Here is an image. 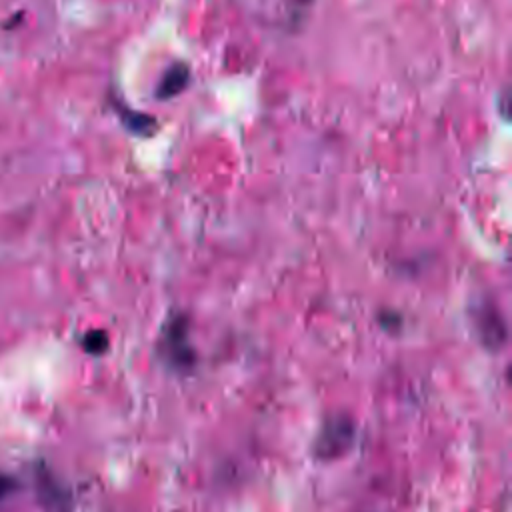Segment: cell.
I'll return each instance as SVG.
<instances>
[{
	"label": "cell",
	"mask_w": 512,
	"mask_h": 512,
	"mask_svg": "<svg viewBox=\"0 0 512 512\" xmlns=\"http://www.w3.org/2000/svg\"><path fill=\"white\" fill-rule=\"evenodd\" d=\"M354 422L344 414H334L328 418L316 440V456L322 460H332L348 452L354 442Z\"/></svg>",
	"instance_id": "obj_1"
},
{
	"label": "cell",
	"mask_w": 512,
	"mask_h": 512,
	"mask_svg": "<svg viewBox=\"0 0 512 512\" xmlns=\"http://www.w3.org/2000/svg\"><path fill=\"white\" fill-rule=\"evenodd\" d=\"M160 348L166 362H170L174 368H184L194 362V352L188 344V328L184 318H174L172 324L166 326Z\"/></svg>",
	"instance_id": "obj_2"
},
{
	"label": "cell",
	"mask_w": 512,
	"mask_h": 512,
	"mask_svg": "<svg viewBox=\"0 0 512 512\" xmlns=\"http://www.w3.org/2000/svg\"><path fill=\"white\" fill-rule=\"evenodd\" d=\"M480 338L486 346H500L506 340V326L498 314V310H482L478 316Z\"/></svg>",
	"instance_id": "obj_3"
},
{
	"label": "cell",
	"mask_w": 512,
	"mask_h": 512,
	"mask_svg": "<svg viewBox=\"0 0 512 512\" xmlns=\"http://www.w3.org/2000/svg\"><path fill=\"white\" fill-rule=\"evenodd\" d=\"M188 80H190V70L186 64L178 62L174 66H170L166 70V74L162 76L160 80V86L156 90V96L166 100V98H172L176 94H180L186 86H188Z\"/></svg>",
	"instance_id": "obj_4"
},
{
	"label": "cell",
	"mask_w": 512,
	"mask_h": 512,
	"mask_svg": "<svg viewBox=\"0 0 512 512\" xmlns=\"http://www.w3.org/2000/svg\"><path fill=\"white\" fill-rule=\"evenodd\" d=\"M84 348H86L88 352H92V354L104 352V350L108 348V336H106V332H102V330H92V332H88L86 338H84Z\"/></svg>",
	"instance_id": "obj_5"
}]
</instances>
